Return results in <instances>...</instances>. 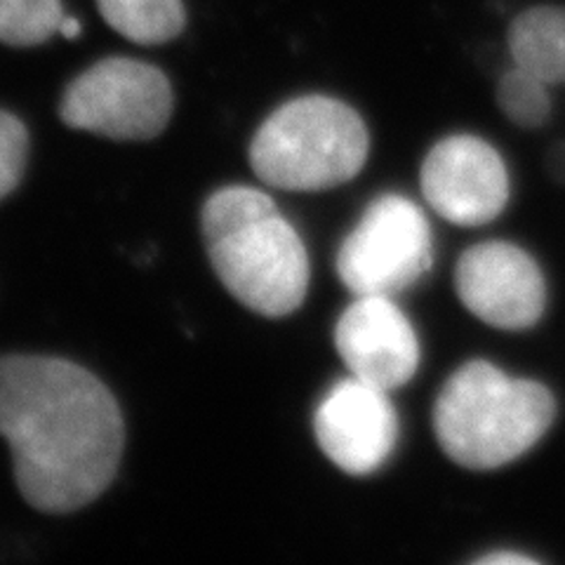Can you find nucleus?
<instances>
[{"label": "nucleus", "instance_id": "obj_4", "mask_svg": "<svg viewBox=\"0 0 565 565\" xmlns=\"http://www.w3.org/2000/svg\"><path fill=\"white\" fill-rule=\"evenodd\" d=\"M370 151L359 111L326 95L290 99L262 122L250 141V166L264 184L326 191L351 182Z\"/></svg>", "mask_w": 565, "mask_h": 565}, {"label": "nucleus", "instance_id": "obj_13", "mask_svg": "<svg viewBox=\"0 0 565 565\" xmlns=\"http://www.w3.org/2000/svg\"><path fill=\"white\" fill-rule=\"evenodd\" d=\"M64 17L60 0H0V43L41 45L60 33Z\"/></svg>", "mask_w": 565, "mask_h": 565}, {"label": "nucleus", "instance_id": "obj_14", "mask_svg": "<svg viewBox=\"0 0 565 565\" xmlns=\"http://www.w3.org/2000/svg\"><path fill=\"white\" fill-rule=\"evenodd\" d=\"M498 102L504 116L525 130L542 128L552 114L550 85L516 64L500 78Z\"/></svg>", "mask_w": 565, "mask_h": 565}, {"label": "nucleus", "instance_id": "obj_7", "mask_svg": "<svg viewBox=\"0 0 565 565\" xmlns=\"http://www.w3.org/2000/svg\"><path fill=\"white\" fill-rule=\"evenodd\" d=\"M419 184L436 215L457 226L490 224L509 203L502 156L473 135L440 139L424 158Z\"/></svg>", "mask_w": 565, "mask_h": 565}, {"label": "nucleus", "instance_id": "obj_10", "mask_svg": "<svg viewBox=\"0 0 565 565\" xmlns=\"http://www.w3.org/2000/svg\"><path fill=\"white\" fill-rule=\"evenodd\" d=\"M334 349L351 377L382 392L411 382L419 367V340L413 323L384 295L356 297L334 326Z\"/></svg>", "mask_w": 565, "mask_h": 565}, {"label": "nucleus", "instance_id": "obj_5", "mask_svg": "<svg viewBox=\"0 0 565 565\" xmlns=\"http://www.w3.org/2000/svg\"><path fill=\"white\" fill-rule=\"evenodd\" d=\"M172 87L161 68L106 57L68 83L60 102L64 126L116 141H147L172 118Z\"/></svg>", "mask_w": 565, "mask_h": 565}, {"label": "nucleus", "instance_id": "obj_17", "mask_svg": "<svg viewBox=\"0 0 565 565\" xmlns=\"http://www.w3.org/2000/svg\"><path fill=\"white\" fill-rule=\"evenodd\" d=\"M481 563L494 565V563H535L530 556L525 554H511V552H500V554H488L481 558Z\"/></svg>", "mask_w": 565, "mask_h": 565}, {"label": "nucleus", "instance_id": "obj_12", "mask_svg": "<svg viewBox=\"0 0 565 565\" xmlns=\"http://www.w3.org/2000/svg\"><path fill=\"white\" fill-rule=\"evenodd\" d=\"M104 22L137 45H161L184 31L182 0H97Z\"/></svg>", "mask_w": 565, "mask_h": 565}, {"label": "nucleus", "instance_id": "obj_8", "mask_svg": "<svg viewBox=\"0 0 565 565\" xmlns=\"http://www.w3.org/2000/svg\"><path fill=\"white\" fill-rule=\"evenodd\" d=\"M455 290L479 321L500 330L533 328L546 309L537 262L504 241L471 245L457 262Z\"/></svg>", "mask_w": 565, "mask_h": 565}, {"label": "nucleus", "instance_id": "obj_1", "mask_svg": "<svg viewBox=\"0 0 565 565\" xmlns=\"http://www.w3.org/2000/svg\"><path fill=\"white\" fill-rule=\"evenodd\" d=\"M0 436L22 498L71 514L111 486L126 448L114 394L90 370L55 356H0Z\"/></svg>", "mask_w": 565, "mask_h": 565}, {"label": "nucleus", "instance_id": "obj_2", "mask_svg": "<svg viewBox=\"0 0 565 565\" xmlns=\"http://www.w3.org/2000/svg\"><path fill=\"white\" fill-rule=\"evenodd\" d=\"M201 224L212 271L243 307L267 318L302 307L309 255L271 196L253 186H224L205 201Z\"/></svg>", "mask_w": 565, "mask_h": 565}, {"label": "nucleus", "instance_id": "obj_6", "mask_svg": "<svg viewBox=\"0 0 565 565\" xmlns=\"http://www.w3.org/2000/svg\"><path fill=\"white\" fill-rule=\"evenodd\" d=\"M334 267L356 297H392L429 271L431 226L411 199L384 193L344 238Z\"/></svg>", "mask_w": 565, "mask_h": 565}, {"label": "nucleus", "instance_id": "obj_9", "mask_svg": "<svg viewBox=\"0 0 565 565\" xmlns=\"http://www.w3.org/2000/svg\"><path fill=\"white\" fill-rule=\"evenodd\" d=\"M386 394L351 377L334 384L316 408V444L344 473L367 476L392 457L398 440V415Z\"/></svg>", "mask_w": 565, "mask_h": 565}, {"label": "nucleus", "instance_id": "obj_11", "mask_svg": "<svg viewBox=\"0 0 565 565\" xmlns=\"http://www.w3.org/2000/svg\"><path fill=\"white\" fill-rule=\"evenodd\" d=\"M514 64L546 85L565 83V8H530L509 29Z\"/></svg>", "mask_w": 565, "mask_h": 565}, {"label": "nucleus", "instance_id": "obj_3", "mask_svg": "<svg viewBox=\"0 0 565 565\" xmlns=\"http://www.w3.org/2000/svg\"><path fill=\"white\" fill-rule=\"evenodd\" d=\"M556 419V398L540 382L469 361L448 377L434 405V434L455 465L490 471L533 450Z\"/></svg>", "mask_w": 565, "mask_h": 565}, {"label": "nucleus", "instance_id": "obj_15", "mask_svg": "<svg viewBox=\"0 0 565 565\" xmlns=\"http://www.w3.org/2000/svg\"><path fill=\"white\" fill-rule=\"evenodd\" d=\"M29 158V132L10 111H0V201L20 186Z\"/></svg>", "mask_w": 565, "mask_h": 565}, {"label": "nucleus", "instance_id": "obj_16", "mask_svg": "<svg viewBox=\"0 0 565 565\" xmlns=\"http://www.w3.org/2000/svg\"><path fill=\"white\" fill-rule=\"evenodd\" d=\"M546 168H550V174L556 182H565V147L558 145L552 149L550 158H546Z\"/></svg>", "mask_w": 565, "mask_h": 565}, {"label": "nucleus", "instance_id": "obj_18", "mask_svg": "<svg viewBox=\"0 0 565 565\" xmlns=\"http://www.w3.org/2000/svg\"><path fill=\"white\" fill-rule=\"evenodd\" d=\"M81 31H83V26H81V22L76 20V17H64L62 26H60V33L64 35L66 41H76L78 35H81Z\"/></svg>", "mask_w": 565, "mask_h": 565}]
</instances>
